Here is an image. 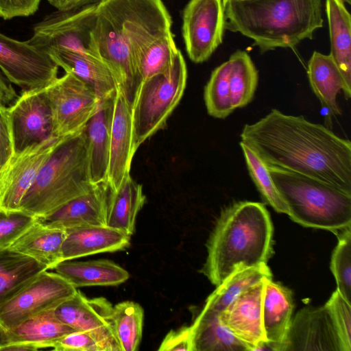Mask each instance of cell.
I'll use <instances>...</instances> for the list:
<instances>
[{"label":"cell","mask_w":351,"mask_h":351,"mask_svg":"<svg viewBox=\"0 0 351 351\" xmlns=\"http://www.w3.org/2000/svg\"><path fill=\"white\" fill-rule=\"evenodd\" d=\"M240 137L267 167L309 176L351 195L350 141L326 126L272 109L245 125Z\"/></svg>","instance_id":"6da1fadb"},{"label":"cell","mask_w":351,"mask_h":351,"mask_svg":"<svg viewBox=\"0 0 351 351\" xmlns=\"http://www.w3.org/2000/svg\"><path fill=\"white\" fill-rule=\"evenodd\" d=\"M273 226L265 205L241 201L223 209L208 240L201 272L216 287L238 268L267 264Z\"/></svg>","instance_id":"7a4b0ae2"},{"label":"cell","mask_w":351,"mask_h":351,"mask_svg":"<svg viewBox=\"0 0 351 351\" xmlns=\"http://www.w3.org/2000/svg\"><path fill=\"white\" fill-rule=\"evenodd\" d=\"M223 6L226 29L252 40L262 53L294 49L323 26L322 0H248Z\"/></svg>","instance_id":"3957f363"},{"label":"cell","mask_w":351,"mask_h":351,"mask_svg":"<svg viewBox=\"0 0 351 351\" xmlns=\"http://www.w3.org/2000/svg\"><path fill=\"white\" fill-rule=\"evenodd\" d=\"M135 62L141 82L168 70L179 51L172 20L161 0H107Z\"/></svg>","instance_id":"277c9868"},{"label":"cell","mask_w":351,"mask_h":351,"mask_svg":"<svg viewBox=\"0 0 351 351\" xmlns=\"http://www.w3.org/2000/svg\"><path fill=\"white\" fill-rule=\"evenodd\" d=\"M94 184L82 130L64 138L54 149L23 198L20 211L36 219L46 216L86 193Z\"/></svg>","instance_id":"5b68a950"},{"label":"cell","mask_w":351,"mask_h":351,"mask_svg":"<svg viewBox=\"0 0 351 351\" xmlns=\"http://www.w3.org/2000/svg\"><path fill=\"white\" fill-rule=\"evenodd\" d=\"M267 169L293 221L333 233L351 225L350 194L300 173Z\"/></svg>","instance_id":"8992f818"},{"label":"cell","mask_w":351,"mask_h":351,"mask_svg":"<svg viewBox=\"0 0 351 351\" xmlns=\"http://www.w3.org/2000/svg\"><path fill=\"white\" fill-rule=\"evenodd\" d=\"M186 79V62L179 50L167 71L141 82L132 105L136 152L143 142L165 127L167 119L182 97Z\"/></svg>","instance_id":"52a82bcc"},{"label":"cell","mask_w":351,"mask_h":351,"mask_svg":"<svg viewBox=\"0 0 351 351\" xmlns=\"http://www.w3.org/2000/svg\"><path fill=\"white\" fill-rule=\"evenodd\" d=\"M96 8L97 5H89L53 12L34 25L33 34L27 41L46 52L67 49L99 57L93 38Z\"/></svg>","instance_id":"ba28073f"},{"label":"cell","mask_w":351,"mask_h":351,"mask_svg":"<svg viewBox=\"0 0 351 351\" xmlns=\"http://www.w3.org/2000/svg\"><path fill=\"white\" fill-rule=\"evenodd\" d=\"M53 116V135L64 138L84 128L101 103L88 85L69 73L45 88Z\"/></svg>","instance_id":"9c48e42d"},{"label":"cell","mask_w":351,"mask_h":351,"mask_svg":"<svg viewBox=\"0 0 351 351\" xmlns=\"http://www.w3.org/2000/svg\"><path fill=\"white\" fill-rule=\"evenodd\" d=\"M93 38L98 56L111 69L118 89L132 107L141 79L117 18L107 0L97 5Z\"/></svg>","instance_id":"30bf717a"},{"label":"cell","mask_w":351,"mask_h":351,"mask_svg":"<svg viewBox=\"0 0 351 351\" xmlns=\"http://www.w3.org/2000/svg\"><path fill=\"white\" fill-rule=\"evenodd\" d=\"M77 291L56 272L42 271L0 304V330L10 329L36 315L56 308Z\"/></svg>","instance_id":"8fae6325"},{"label":"cell","mask_w":351,"mask_h":351,"mask_svg":"<svg viewBox=\"0 0 351 351\" xmlns=\"http://www.w3.org/2000/svg\"><path fill=\"white\" fill-rule=\"evenodd\" d=\"M58 68L47 52L0 32V69L22 91L47 86L58 77Z\"/></svg>","instance_id":"7c38bea8"},{"label":"cell","mask_w":351,"mask_h":351,"mask_svg":"<svg viewBox=\"0 0 351 351\" xmlns=\"http://www.w3.org/2000/svg\"><path fill=\"white\" fill-rule=\"evenodd\" d=\"M226 18L221 0H189L182 12V32L189 58L206 61L222 43Z\"/></svg>","instance_id":"4fadbf2b"},{"label":"cell","mask_w":351,"mask_h":351,"mask_svg":"<svg viewBox=\"0 0 351 351\" xmlns=\"http://www.w3.org/2000/svg\"><path fill=\"white\" fill-rule=\"evenodd\" d=\"M63 138L53 136L14 154L0 171V210L20 211L23 198Z\"/></svg>","instance_id":"5bb4252c"},{"label":"cell","mask_w":351,"mask_h":351,"mask_svg":"<svg viewBox=\"0 0 351 351\" xmlns=\"http://www.w3.org/2000/svg\"><path fill=\"white\" fill-rule=\"evenodd\" d=\"M53 311L64 324L91 335L101 351H121L113 329V306L106 298H88L77 291Z\"/></svg>","instance_id":"9a60e30c"},{"label":"cell","mask_w":351,"mask_h":351,"mask_svg":"<svg viewBox=\"0 0 351 351\" xmlns=\"http://www.w3.org/2000/svg\"><path fill=\"white\" fill-rule=\"evenodd\" d=\"M45 88L22 91L8 107L14 154L53 136L52 112Z\"/></svg>","instance_id":"2e32d148"},{"label":"cell","mask_w":351,"mask_h":351,"mask_svg":"<svg viewBox=\"0 0 351 351\" xmlns=\"http://www.w3.org/2000/svg\"><path fill=\"white\" fill-rule=\"evenodd\" d=\"M344 351L326 305L305 307L291 319L282 351Z\"/></svg>","instance_id":"e0dca14e"},{"label":"cell","mask_w":351,"mask_h":351,"mask_svg":"<svg viewBox=\"0 0 351 351\" xmlns=\"http://www.w3.org/2000/svg\"><path fill=\"white\" fill-rule=\"evenodd\" d=\"M265 279L241 293L219 314L221 322L249 351L267 346L262 324Z\"/></svg>","instance_id":"ac0fdd59"},{"label":"cell","mask_w":351,"mask_h":351,"mask_svg":"<svg viewBox=\"0 0 351 351\" xmlns=\"http://www.w3.org/2000/svg\"><path fill=\"white\" fill-rule=\"evenodd\" d=\"M109 139L107 181L114 190L130 173L136 153L133 145L132 107L119 89L112 101Z\"/></svg>","instance_id":"d6986e66"},{"label":"cell","mask_w":351,"mask_h":351,"mask_svg":"<svg viewBox=\"0 0 351 351\" xmlns=\"http://www.w3.org/2000/svg\"><path fill=\"white\" fill-rule=\"evenodd\" d=\"M110 189L107 180L95 184L86 193L36 220L48 227L64 230L88 226H106Z\"/></svg>","instance_id":"ffe728a7"},{"label":"cell","mask_w":351,"mask_h":351,"mask_svg":"<svg viewBox=\"0 0 351 351\" xmlns=\"http://www.w3.org/2000/svg\"><path fill=\"white\" fill-rule=\"evenodd\" d=\"M59 67L88 85L101 101L114 97L118 90L115 77L99 57L82 52L53 49L47 52Z\"/></svg>","instance_id":"44dd1931"},{"label":"cell","mask_w":351,"mask_h":351,"mask_svg":"<svg viewBox=\"0 0 351 351\" xmlns=\"http://www.w3.org/2000/svg\"><path fill=\"white\" fill-rule=\"evenodd\" d=\"M293 300L291 291L272 281L264 280L262 324L268 348L282 351L290 328Z\"/></svg>","instance_id":"7402d4cb"},{"label":"cell","mask_w":351,"mask_h":351,"mask_svg":"<svg viewBox=\"0 0 351 351\" xmlns=\"http://www.w3.org/2000/svg\"><path fill=\"white\" fill-rule=\"evenodd\" d=\"M131 236L108 226H88L66 230L62 261L105 252L123 250Z\"/></svg>","instance_id":"603a6c76"},{"label":"cell","mask_w":351,"mask_h":351,"mask_svg":"<svg viewBox=\"0 0 351 351\" xmlns=\"http://www.w3.org/2000/svg\"><path fill=\"white\" fill-rule=\"evenodd\" d=\"M307 75L311 87L319 100L322 108L327 110L326 126L332 127V117L341 114L337 95L346 87L343 77L330 55L315 51L307 65Z\"/></svg>","instance_id":"cb8c5ba5"},{"label":"cell","mask_w":351,"mask_h":351,"mask_svg":"<svg viewBox=\"0 0 351 351\" xmlns=\"http://www.w3.org/2000/svg\"><path fill=\"white\" fill-rule=\"evenodd\" d=\"M53 310L42 312L10 329L0 330V346L23 343L33 351L51 348L56 339L75 330L60 322Z\"/></svg>","instance_id":"d4e9b609"},{"label":"cell","mask_w":351,"mask_h":351,"mask_svg":"<svg viewBox=\"0 0 351 351\" xmlns=\"http://www.w3.org/2000/svg\"><path fill=\"white\" fill-rule=\"evenodd\" d=\"M344 0H326L330 56L344 81L345 98L351 96V20Z\"/></svg>","instance_id":"484cf974"},{"label":"cell","mask_w":351,"mask_h":351,"mask_svg":"<svg viewBox=\"0 0 351 351\" xmlns=\"http://www.w3.org/2000/svg\"><path fill=\"white\" fill-rule=\"evenodd\" d=\"M113 98L101 101L97 112L83 129L87 143L90 178L93 184L107 180Z\"/></svg>","instance_id":"4316f807"},{"label":"cell","mask_w":351,"mask_h":351,"mask_svg":"<svg viewBox=\"0 0 351 351\" xmlns=\"http://www.w3.org/2000/svg\"><path fill=\"white\" fill-rule=\"evenodd\" d=\"M66 230L35 221L9 247L53 269L62 261V247Z\"/></svg>","instance_id":"83f0119b"},{"label":"cell","mask_w":351,"mask_h":351,"mask_svg":"<svg viewBox=\"0 0 351 351\" xmlns=\"http://www.w3.org/2000/svg\"><path fill=\"white\" fill-rule=\"evenodd\" d=\"M145 200L142 185L128 173L117 189H110L106 225L132 236Z\"/></svg>","instance_id":"f1b7e54d"},{"label":"cell","mask_w":351,"mask_h":351,"mask_svg":"<svg viewBox=\"0 0 351 351\" xmlns=\"http://www.w3.org/2000/svg\"><path fill=\"white\" fill-rule=\"evenodd\" d=\"M53 269L76 289L83 287L116 286L125 282L130 277L125 269L106 259L64 261Z\"/></svg>","instance_id":"f546056e"},{"label":"cell","mask_w":351,"mask_h":351,"mask_svg":"<svg viewBox=\"0 0 351 351\" xmlns=\"http://www.w3.org/2000/svg\"><path fill=\"white\" fill-rule=\"evenodd\" d=\"M191 327L193 351H249L211 310L203 307Z\"/></svg>","instance_id":"4dcf8cb0"},{"label":"cell","mask_w":351,"mask_h":351,"mask_svg":"<svg viewBox=\"0 0 351 351\" xmlns=\"http://www.w3.org/2000/svg\"><path fill=\"white\" fill-rule=\"evenodd\" d=\"M47 267L35 259L9 247L0 249V304Z\"/></svg>","instance_id":"1f68e13d"},{"label":"cell","mask_w":351,"mask_h":351,"mask_svg":"<svg viewBox=\"0 0 351 351\" xmlns=\"http://www.w3.org/2000/svg\"><path fill=\"white\" fill-rule=\"evenodd\" d=\"M267 278H271L267 264L238 268L217 286L203 307L219 314L241 293Z\"/></svg>","instance_id":"d6a6232c"},{"label":"cell","mask_w":351,"mask_h":351,"mask_svg":"<svg viewBox=\"0 0 351 351\" xmlns=\"http://www.w3.org/2000/svg\"><path fill=\"white\" fill-rule=\"evenodd\" d=\"M228 62L230 99L235 110L252 101L258 85V73L250 56L244 51L233 53Z\"/></svg>","instance_id":"836d02e7"},{"label":"cell","mask_w":351,"mask_h":351,"mask_svg":"<svg viewBox=\"0 0 351 351\" xmlns=\"http://www.w3.org/2000/svg\"><path fill=\"white\" fill-rule=\"evenodd\" d=\"M113 329L121 351H136L143 335L144 311L134 302L125 301L113 306Z\"/></svg>","instance_id":"e575fe53"},{"label":"cell","mask_w":351,"mask_h":351,"mask_svg":"<svg viewBox=\"0 0 351 351\" xmlns=\"http://www.w3.org/2000/svg\"><path fill=\"white\" fill-rule=\"evenodd\" d=\"M230 63L223 62L212 72L204 88V101L208 114L225 119L233 111L229 84Z\"/></svg>","instance_id":"d590c367"},{"label":"cell","mask_w":351,"mask_h":351,"mask_svg":"<svg viewBox=\"0 0 351 351\" xmlns=\"http://www.w3.org/2000/svg\"><path fill=\"white\" fill-rule=\"evenodd\" d=\"M250 176L264 200L276 212L289 215V208L276 189L267 167L245 143L240 142Z\"/></svg>","instance_id":"8d00e7d4"},{"label":"cell","mask_w":351,"mask_h":351,"mask_svg":"<svg viewBox=\"0 0 351 351\" xmlns=\"http://www.w3.org/2000/svg\"><path fill=\"white\" fill-rule=\"evenodd\" d=\"M338 243L330 261V269L337 282V290L351 304V226L335 232Z\"/></svg>","instance_id":"74e56055"},{"label":"cell","mask_w":351,"mask_h":351,"mask_svg":"<svg viewBox=\"0 0 351 351\" xmlns=\"http://www.w3.org/2000/svg\"><path fill=\"white\" fill-rule=\"evenodd\" d=\"M328 306L344 351L351 350V304L335 291L326 303Z\"/></svg>","instance_id":"f35d334b"},{"label":"cell","mask_w":351,"mask_h":351,"mask_svg":"<svg viewBox=\"0 0 351 351\" xmlns=\"http://www.w3.org/2000/svg\"><path fill=\"white\" fill-rule=\"evenodd\" d=\"M35 220L22 211L0 210V249L9 247Z\"/></svg>","instance_id":"ab89813d"},{"label":"cell","mask_w":351,"mask_h":351,"mask_svg":"<svg viewBox=\"0 0 351 351\" xmlns=\"http://www.w3.org/2000/svg\"><path fill=\"white\" fill-rule=\"evenodd\" d=\"M56 351H101L96 340L88 332L74 330L56 339L51 347Z\"/></svg>","instance_id":"60d3db41"},{"label":"cell","mask_w":351,"mask_h":351,"mask_svg":"<svg viewBox=\"0 0 351 351\" xmlns=\"http://www.w3.org/2000/svg\"><path fill=\"white\" fill-rule=\"evenodd\" d=\"M14 155V143L8 107L0 103V171Z\"/></svg>","instance_id":"b9f144b4"},{"label":"cell","mask_w":351,"mask_h":351,"mask_svg":"<svg viewBox=\"0 0 351 351\" xmlns=\"http://www.w3.org/2000/svg\"><path fill=\"white\" fill-rule=\"evenodd\" d=\"M160 351H193L191 326L170 330L162 341Z\"/></svg>","instance_id":"7bdbcfd3"},{"label":"cell","mask_w":351,"mask_h":351,"mask_svg":"<svg viewBox=\"0 0 351 351\" xmlns=\"http://www.w3.org/2000/svg\"><path fill=\"white\" fill-rule=\"evenodd\" d=\"M41 0H0V18L9 20L29 16L38 9Z\"/></svg>","instance_id":"ee69618b"},{"label":"cell","mask_w":351,"mask_h":351,"mask_svg":"<svg viewBox=\"0 0 351 351\" xmlns=\"http://www.w3.org/2000/svg\"><path fill=\"white\" fill-rule=\"evenodd\" d=\"M105 0H47L58 11H66L89 5H97Z\"/></svg>","instance_id":"f6af8a7d"},{"label":"cell","mask_w":351,"mask_h":351,"mask_svg":"<svg viewBox=\"0 0 351 351\" xmlns=\"http://www.w3.org/2000/svg\"><path fill=\"white\" fill-rule=\"evenodd\" d=\"M18 97V95L12 84L6 77L0 74V103L10 105Z\"/></svg>","instance_id":"bcb514c9"},{"label":"cell","mask_w":351,"mask_h":351,"mask_svg":"<svg viewBox=\"0 0 351 351\" xmlns=\"http://www.w3.org/2000/svg\"><path fill=\"white\" fill-rule=\"evenodd\" d=\"M222 1V3L224 5L225 3H228V2H230V1H248V0H221Z\"/></svg>","instance_id":"7dc6e473"},{"label":"cell","mask_w":351,"mask_h":351,"mask_svg":"<svg viewBox=\"0 0 351 351\" xmlns=\"http://www.w3.org/2000/svg\"><path fill=\"white\" fill-rule=\"evenodd\" d=\"M346 3H348L349 5L351 3V0H344Z\"/></svg>","instance_id":"c3c4849f"}]
</instances>
